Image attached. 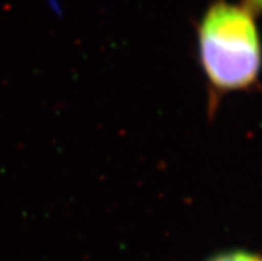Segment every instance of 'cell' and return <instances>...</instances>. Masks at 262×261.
<instances>
[{"instance_id":"obj_1","label":"cell","mask_w":262,"mask_h":261,"mask_svg":"<svg viewBox=\"0 0 262 261\" xmlns=\"http://www.w3.org/2000/svg\"><path fill=\"white\" fill-rule=\"evenodd\" d=\"M197 52L216 92L253 88L262 71V40L254 12L245 4L213 3L199 23Z\"/></svg>"},{"instance_id":"obj_2","label":"cell","mask_w":262,"mask_h":261,"mask_svg":"<svg viewBox=\"0 0 262 261\" xmlns=\"http://www.w3.org/2000/svg\"><path fill=\"white\" fill-rule=\"evenodd\" d=\"M206 261H262V257L254 252L245 249H232L217 253Z\"/></svg>"},{"instance_id":"obj_3","label":"cell","mask_w":262,"mask_h":261,"mask_svg":"<svg viewBox=\"0 0 262 261\" xmlns=\"http://www.w3.org/2000/svg\"><path fill=\"white\" fill-rule=\"evenodd\" d=\"M244 4L253 12H262V0H245Z\"/></svg>"}]
</instances>
